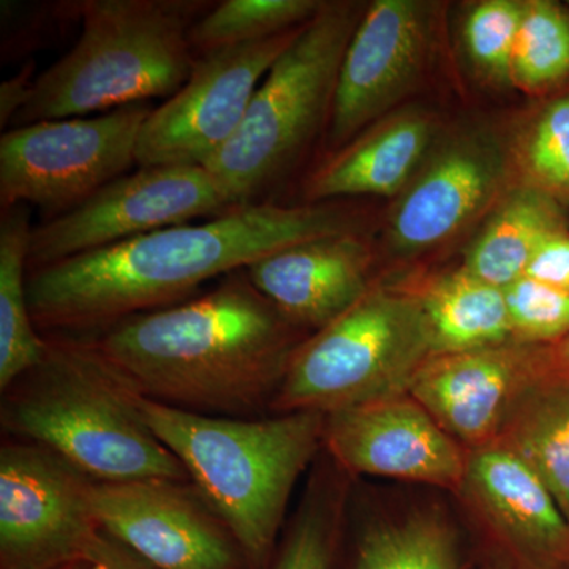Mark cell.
Listing matches in <instances>:
<instances>
[{"label":"cell","instance_id":"2","mask_svg":"<svg viewBox=\"0 0 569 569\" xmlns=\"http://www.w3.org/2000/svg\"><path fill=\"white\" fill-rule=\"evenodd\" d=\"M246 269L179 305L84 336L138 396L208 417L257 419L271 408L307 337Z\"/></svg>","mask_w":569,"mask_h":569},{"label":"cell","instance_id":"32","mask_svg":"<svg viewBox=\"0 0 569 569\" xmlns=\"http://www.w3.org/2000/svg\"><path fill=\"white\" fill-rule=\"evenodd\" d=\"M526 277L569 291V236H550L531 258Z\"/></svg>","mask_w":569,"mask_h":569},{"label":"cell","instance_id":"10","mask_svg":"<svg viewBox=\"0 0 569 569\" xmlns=\"http://www.w3.org/2000/svg\"><path fill=\"white\" fill-rule=\"evenodd\" d=\"M91 478L50 449L0 441V569H59L88 560L100 526Z\"/></svg>","mask_w":569,"mask_h":569},{"label":"cell","instance_id":"16","mask_svg":"<svg viewBox=\"0 0 569 569\" xmlns=\"http://www.w3.org/2000/svg\"><path fill=\"white\" fill-rule=\"evenodd\" d=\"M516 563L569 559V520L542 479L500 443L470 449L459 496Z\"/></svg>","mask_w":569,"mask_h":569},{"label":"cell","instance_id":"23","mask_svg":"<svg viewBox=\"0 0 569 569\" xmlns=\"http://www.w3.org/2000/svg\"><path fill=\"white\" fill-rule=\"evenodd\" d=\"M497 443L519 456L542 479L569 520L568 378L535 388L516 408Z\"/></svg>","mask_w":569,"mask_h":569},{"label":"cell","instance_id":"17","mask_svg":"<svg viewBox=\"0 0 569 569\" xmlns=\"http://www.w3.org/2000/svg\"><path fill=\"white\" fill-rule=\"evenodd\" d=\"M372 254L356 233L288 247L249 266L247 276L284 318L320 331L370 290Z\"/></svg>","mask_w":569,"mask_h":569},{"label":"cell","instance_id":"11","mask_svg":"<svg viewBox=\"0 0 569 569\" xmlns=\"http://www.w3.org/2000/svg\"><path fill=\"white\" fill-rule=\"evenodd\" d=\"M301 29L197 56L186 84L146 119L137 163L208 167L238 132L258 86Z\"/></svg>","mask_w":569,"mask_h":569},{"label":"cell","instance_id":"8","mask_svg":"<svg viewBox=\"0 0 569 569\" xmlns=\"http://www.w3.org/2000/svg\"><path fill=\"white\" fill-rule=\"evenodd\" d=\"M152 110V103H137L97 118L7 130L0 138V209L36 206L44 220L73 211L137 163Z\"/></svg>","mask_w":569,"mask_h":569},{"label":"cell","instance_id":"21","mask_svg":"<svg viewBox=\"0 0 569 569\" xmlns=\"http://www.w3.org/2000/svg\"><path fill=\"white\" fill-rule=\"evenodd\" d=\"M0 216V391L39 365L44 337L37 331L28 295V252L32 223L29 206Z\"/></svg>","mask_w":569,"mask_h":569},{"label":"cell","instance_id":"20","mask_svg":"<svg viewBox=\"0 0 569 569\" xmlns=\"http://www.w3.org/2000/svg\"><path fill=\"white\" fill-rule=\"evenodd\" d=\"M417 296L436 356L515 342L505 290L478 279L467 269L438 277Z\"/></svg>","mask_w":569,"mask_h":569},{"label":"cell","instance_id":"7","mask_svg":"<svg viewBox=\"0 0 569 569\" xmlns=\"http://www.w3.org/2000/svg\"><path fill=\"white\" fill-rule=\"evenodd\" d=\"M432 356L418 296L372 287L296 348L271 415H329L403 395Z\"/></svg>","mask_w":569,"mask_h":569},{"label":"cell","instance_id":"19","mask_svg":"<svg viewBox=\"0 0 569 569\" xmlns=\"http://www.w3.org/2000/svg\"><path fill=\"white\" fill-rule=\"evenodd\" d=\"M432 129L425 116L402 114L359 134L306 182L309 204L361 194H392L417 170Z\"/></svg>","mask_w":569,"mask_h":569},{"label":"cell","instance_id":"31","mask_svg":"<svg viewBox=\"0 0 569 569\" xmlns=\"http://www.w3.org/2000/svg\"><path fill=\"white\" fill-rule=\"evenodd\" d=\"M515 342L537 346L569 336V291L523 276L505 288Z\"/></svg>","mask_w":569,"mask_h":569},{"label":"cell","instance_id":"4","mask_svg":"<svg viewBox=\"0 0 569 569\" xmlns=\"http://www.w3.org/2000/svg\"><path fill=\"white\" fill-rule=\"evenodd\" d=\"M133 397L153 436L238 539L249 569L271 568L296 482L323 451L325 415L208 417Z\"/></svg>","mask_w":569,"mask_h":569},{"label":"cell","instance_id":"36","mask_svg":"<svg viewBox=\"0 0 569 569\" xmlns=\"http://www.w3.org/2000/svg\"><path fill=\"white\" fill-rule=\"evenodd\" d=\"M59 569H93L91 561L80 560L73 561V563L66 565V567Z\"/></svg>","mask_w":569,"mask_h":569},{"label":"cell","instance_id":"35","mask_svg":"<svg viewBox=\"0 0 569 569\" xmlns=\"http://www.w3.org/2000/svg\"><path fill=\"white\" fill-rule=\"evenodd\" d=\"M557 362H553V366L559 365L563 367V369L569 370V336L563 343H561L559 353H557L556 358Z\"/></svg>","mask_w":569,"mask_h":569},{"label":"cell","instance_id":"6","mask_svg":"<svg viewBox=\"0 0 569 569\" xmlns=\"http://www.w3.org/2000/svg\"><path fill=\"white\" fill-rule=\"evenodd\" d=\"M358 22L351 3H321L258 86L238 132L204 167L233 208L263 203L261 194L329 121L340 66Z\"/></svg>","mask_w":569,"mask_h":569},{"label":"cell","instance_id":"25","mask_svg":"<svg viewBox=\"0 0 569 569\" xmlns=\"http://www.w3.org/2000/svg\"><path fill=\"white\" fill-rule=\"evenodd\" d=\"M346 478L335 462L329 473L321 471L312 478L301 507L280 537L269 569H336Z\"/></svg>","mask_w":569,"mask_h":569},{"label":"cell","instance_id":"5","mask_svg":"<svg viewBox=\"0 0 569 569\" xmlns=\"http://www.w3.org/2000/svg\"><path fill=\"white\" fill-rule=\"evenodd\" d=\"M212 6L200 0H84L80 39L37 77L13 126L170 99L192 73L197 54L190 31Z\"/></svg>","mask_w":569,"mask_h":569},{"label":"cell","instance_id":"30","mask_svg":"<svg viewBox=\"0 0 569 569\" xmlns=\"http://www.w3.org/2000/svg\"><path fill=\"white\" fill-rule=\"evenodd\" d=\"M84 0L2 2V62L31 56L82 22Z\"/></svg>","mask_w":569,"mask_h":569},{"label":"cell","instance_id":"37","mask_svg":"<svg viewBox=\"0 0 569 569\" xmlns=\"http://www.w3.org/2000/svg\"><path fill=\"white\" fill-rule=\"evenodd\" d=\"M488 569H505V568L492 567V568H488Z\"/></svg>","mask_w":569,"mask_h":569},{"label":"cell","instance_id":"28","mask_svg":"<svg viewBox=\"0 0 569 569\" xmlns=\"http://www.w3.org/2000/svg\"><path fill=\"white\" fill-rule=\"evenodd\" d=\"M519 157L531 187L569 197V96L539 112L520 141Z\"/></svg>","mask_w":569,"mask_h":569},{"label":"cell","instance_id":"34","mask_svg":"<svg viewBox=\"0 0 569 569\" xmlns=\"http://www.w3.org/2000/svg\"><path fill=\"white\" fill-rule=\"evenodd\" d=\"M93 569H153L132 550L100 531L88 552Z\"/></svg>","mask_w":569,"mask_h":569},{"label":"cell","instance_id":"33","mask_svg":"<svg viewBox=\"0 0 569 569\" xmlns=\"http://www.w3.org/2000/svg\"><path fill=\"white\" fill-rule=\"evenodd\" d=\"M36 71V59H28L22 63L20 71H17L13 77L0 86V129L2 132H6V127L13 123L18 112L28 103L37 80Z\"/></svg>","mask_w":569,"mask_h":569},{"label":"cell","instance_id":"22","mask_svg":"<svg viewBox=\"0 0 569 569\" xmlns=\"http://www.w3.org/2000/svg\"><path fill=\"white\" fill-rule=\"evenodd\" d=\"M559 231V213L549 194L535 187L520 189L505 201L468 250L463 269L505 290L526 276L539 247Z\"/></svg>","mask_w":569,"mask_h":569},{"label":"cell","instance_id":"29","mask_svg":"<svg viewBox=\"0 0 569 569\" xmlns=\"http://www.w3.org/2000/svg\"><path fill=\"white\" fill-rule=\"evenodd\" d=\"M523 3L488 0L468 13L463 43L479 71L498 82H511V61Z\"/></svg>","mask_w":569,"mask_h":569},{"label":"cell","instance_id":"27","mask_svg":"<svg viewBox=\"0 0 569 569\" xmlns=\"http://www.w3.org/2000/svg\"><path fill=\"white\" fill-rule=\"evenodd\" d=\"M569 74V17L552 2L523 3L511 61V82L539 91Z\"/></svg>","mask_w":569,"mask_h":569},{"label":"cell","instance_id":"14","mask_svg":"<svg viewBox=\"0 0 569 569\" xmlns=\"http://www.w3.org/2000/svg\"><path fill=\"white\" fill-rule=\"evenodd\" d=\"M552 362L527 343L432 356L408 395L467 451L500 437L519 403L549 380Z\"/></svg>","mask_w":569,"mask_h":569},{"label":"cell","instance_id":"3","mask_svg":"<svg viewBox=\"0 0 569 569\" xmlns=\"http://www.w3.org/2000/svg\"><path fill=\"white\" fill-rule=\"evenodd\" d=\"M43 337L39 365L0 391L2 437L48 448L97 482H190L88 337Z\"/></svg>","mask_w":569,"mask_h":569},{"label":"cell","instance_id":"15","mask_svg":"<svg viewBox=\"0 0 569 569\" xmlns=\"http://www.w3.org/2000/svg\"><path fill=\"white\" fill-rule=\"evenodd\" d=\"M425 9L377 0L356 26L337 78L329 144L339 151L395 104L419 73L426 52Z\"/></svg>","mask_w":569,"mask_h":569},{"label":"cell","instance_id":"13","mask_svg":"<svg viewBox=\"0 0 569 569\" xmlns=\"http://www.w3.org/2000/svg\"><path fill=\"white\" fill-rule=\"evenodd\" d=\"M323 452L348 477L419 482L459 496L468 451L408 392L325 415Z\"/></svg>","mask_w":569,"mask_h":569},{"label":"cell","instance_id":"26","mask_svg":"<svg viewBox=\"0 0 569 569\" xmlns=\"http://www.w3.org/2000/svg\"><path fill=\"white\" fill-rule=\"evenodd\" d=\"M313 0H223L211 7L190 31L194 54L271 39L301 28L316 17Z\"/></svg>","mask_w":569,"mask_h":569},{"label":"cell","instance_id":"1","mask_svg":"<svg viewBox=\"0 0 569 569\" xmlns=\"http://www.w3.org/2000/svg\"><path fill=\"white\" fill-rule=\"evenodd\" d=\"M353 213L329 203L241 206L203 223L163 228L29 271L31 316L41 336H93L127 318L176 306L201 284L271 257L356 233Z\"/></svg>","mask_w":569,"mask_h":569},{"label":"cell","instance_id":"9","mask_svg":"<svg viewBox=\"0 0 569 569\" xmlns=\"http://www.w3.org/2000/svg\"><path fill=\"white\" fill-rule=\"evenodd\" d=\"M234 209L204 167H149L116 179L29 239V271Z\"/></svg>","mask_w":569,"mask_h":569},{"label":"cell","instance_id":"18","mask_svg":"<svg viewBox=\"0 0 569 569\" xmlns=\"http://www.w3.org/2000/svg\"><path fill=\"white\" fill-rule=\"evenodd\" d=\"M503 167L496 152L478 144L448 149L427 167L400 198L391 219V239L400 252L441 244L496 194Z\"/></svg>","mask_w":569,"mask_h":569},{"label":"cell","instance_id":"12","mask_svg":"<svg viewBox=\"0 0 569 569\" xmlns=\"http://www.w3.org/2000/svg\"><path fill=\"white\" fill-rule=\"evenodd\" d=\"M100 530L153 569H249L244 550L192 482L92 485Z\"/></svg>","mask_w":569,"mask_h":569},{"label":"cell","instance_id":"24","mask_svg":"<svg viewBox=\"0 0 569 569\" xmlns=\"http://www.w3.org/2000/svg\"><path fill=\"white\" fill-rule=\"evenodd\" d=\"M459 539L437 511L381 519L359 530L350 569H459Z\"/></svg>","mask_w":569,"mask_h":569}]
</instances>
